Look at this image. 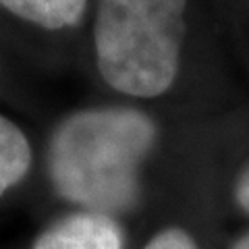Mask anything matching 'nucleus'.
<instances>
[{
    "mask_svg": "<svg viewBox=\"0 0 249 249\" xmlns=\"http://www.w3.org/2000/svg\"><path fill=\"white\" fill-rule=\"evenodd\" d=\"M235 199H237V204L249 214V164L243 173H241L239 181L235 185Z\"/></svg>",
    "mask_w": 249,
    "mask_h": 249,
    "instance_id": "obj_7",
    "label": "nucleus"
},
{
    "mask_svg": "<svg viewBox=\"0 0 249 249\" xmlns=\"http://www.w3.org/2000/svg\"><path fill=\"white\" fill-rule=\"evenodd\" d=\"M13 15L46 29H62L79 23L88 0H0Z\"/></svg>",
    "mask_w": 249,
    "mask_h": 249,
    "instance_id": "obj_4",
    "label": "nucleus"
},
{
    "mask_svg": "<svg viewBox=\"0 0 249 249\" xmlns=\"http://www.w3.org/2000/svg\"><path fill=\"white\" fill-rule=\"evenodd\" d=\"M31 147L27 137L13 121L0 114V197L27 175Z\"/></svg>",
    "mask_w": 249,
    "mask_h": 249,
    "instance_id": "obj_5",
    "label": "nucleus"
},
{
    "mask_svg": "<svg viewBox=\"0 0 249 249\" xmlns=\"http://www.w3.org/2000/svg\"><path fill=\"white\" fill-rule=\"evenodd\" d=\"M187 0H98L96 60L112 89L154 98L173 85Z\"/></svg>",
    "mask_w": 249,
    "mask_h": 249,
    "instance_id": "obj_2",
    "label": "nucleus"
},
{
    "mask_svg": "<svg viewBox=\"0 0 249 249\" xmlns=\"http://www.w3.org/2000/svg\"><path fill=\"white\" fill-rule=\"evenodd\" d=\"M231 249H249V232H247V235H243L241 239H237V243L232 245Z\"/></svg>",
    "mask_w": 249,
    "mask_h": 249,
    "instance_id": "obj_8",
    "label": "nucleus"
},
{
    "mask_svg": "<svg viewBox=\"0 0 249 249\" xmlns=\"http://www.w3.org/2000/svg\"><path fill=\"white\" fill-rule=\"evenodd\" d=\"M143 249H197V245L183 229H164Z\"/></svg>",
    "mask_w": 249,
    "mask_h": 249,
    "instance_id": "obj_6",
    "label": "nucleus"
},
{
    "mask_svg": "<svg viewBox=\"0 0 249 249\" xmlns=\"http://www.w3.org/2000/svg\"><path fill=\"white\" fill-rule=\"evenodd\" d=\"M31 249H124L123 232L112 216L75 212L48 227Z\"/></svg>",
    "mask_w": 249,
    "mask_h": 249,
    "instance_id": "obj_3",
    "label": "nucleus"
},
{
    "mask_svg": "<svg viewBox=\"0 0 249 249\" xmlns=\"http://www.w3.org/2000/svg\"><path fill=\"white\" fill-rule=\"evenodd\" d=\"M156 127L143 112L106 108L71 114L48 145V175L60 197L88 212L112 216L133 208L139 168Z\"/></svg>",
    "mask_w": 249,
    "mask_h": 249,
    "instance_id": "obj_1",
    "label": "nucleus"
}]
</instances>
